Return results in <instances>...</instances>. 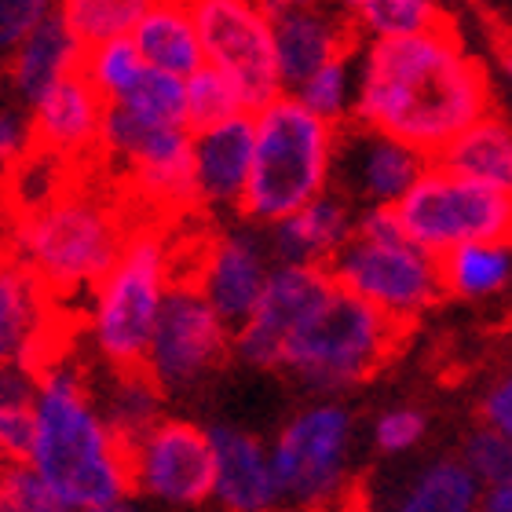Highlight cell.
<instances>
[{"instance_id": "d6986e66", "label": "cell", "mask_w": 512, "mask_h": 512, "mask_svg": "<svg viewBox=\"0 0 512 512\" xmlns=\"http://www.w3.org/2000/svg\"><path fill=\"white\" fill-rule=\"evenodd\" d=\"M26 114H30L33 143L41 150H52L70 165H92L96 161L107 99L88 85L81 70L55 81L48 92H41L26 107Z\"/></svg>"}, {"instance_id": "7dc6e473", "label": "cell", "mask_w": 512, "mask_h": 512, "mask_svg": "<svg viewBox=\"0 0 512 512\" xmlns=\"http://www.w3.org/2000/svg\"><path fill=\"white\" fill-rule=\"evenodd\" d=\"M4 216H8V209H4V194H0V224H4Z\"/></svg>"}, {"instance_id": "f6af8a7d", "label": "cell", "mask_w": 512, "mask_h": 512, "mask_svg": "<svg viewBox=\"0 0 512 512\" xmlns=\"http://www.w3.org/2000/svg\"><path fill=\"white\" fill-rule=\"evenodd\" d=\"M81 512H143V509L125 494V498H114V502H107V505H92V509H81Z\"/></svg>"}, {"instance_id": "7c38bea8", "label": "cell", "mask_w": 512, "mask_h": 512, "mask_svg": "<svg viewBox=\"0 0 512 512\" xmlns=\"http://www.w3.org/2000/svg\"><path fill=\"white\" fill-rule=\"evenodd\" d=\"M128 491L165 509H198L213 494V447L209 428L158 417L125 447Z\"/></svg>"}, {"instance_id": "603a6c76", "label": "cell", "mask_w": 512, "mask_h": 512, "mask_svg": "<svg viewBox=\"0 0 512 512\" xmlns=\"http://www.w3.org/2000/svg\"><path fill=\"white\" fill-rule=\"evenodd\" d=\"M81 52H85V44L66 30V22L59 15H48L44 22H37L4 59L15 99L22 107H30L33 99L48 92L55 81L77 74L81 70Z\"/></svg>"}, {"instance_id": "2e32d148", "label": "cell", "mask_w": 512, "mask_h": 512, "mask_svg": "<svg viewBox=\"0 0 512 512\" xmlns=\"http://www.w3.org/2000/svg\"><path fill=\"white\" fill-rule=\"evenodd\" d=\"M333 286V278L326 267H308V264H271L264 278V289L249 315L238 326H231V352L242 363L256 366V370H271L278 366L282 344L297 322L308 315V308Z\"/></svg>"}, {"instance_id": "5b68a950", "label": "cell", "mask_w": 512, "mask_h": 512, "mask_svg": "<svg viewBox=\"0 0 512 512\" xmlns=\"http://www.w3.org/2000/svg\"><path fill=\"white\" fill-rule=\"evenodd\" d=\"M399 337V322L333 282L286 337L278 366L315 395L333 399L370 381L388 363Z\"/></svg>"}, {"instance_id": "f546056e", "label": "cell", "mask_w": 512, "mask_h": 512, "mask_svg": "<svg viewBox=\"0 0 512 512\" xmlns=\"http://www.w3.org/2000/svg\"><path fill=\"white\" fill-rule=\"evenodd\" d=\"M289 96L297 99L304 110H311L315 118L330 121V125L352 121V114H355V52L315 66L311 74H304L297 85L289 88Z\"/></svg>"}, {"instance_id": "4fadbf2b", "label": "cell", "mask_w": 512, "mask_h": 512, "mask_svg": "<svg viewBox=\"0 0 512 512\" xmlns=\"http://www.w3.org/2000/svg\"><path fill=\"white\" fill-rule=\"evenodd\" d=\"M191 15L205 63L235 81L249 110L282 92L271 44V11L256 0H191Z\"/></svg>"}, {"instance_id": "4316f807", "label": "cell", "mask_w": 512, "mask_h": 512, "mask_svg": "<svg viewBox=\"0 0 512 512\" xmlns=\"http://www.w3.org/2000/svg\"><path fill=\"white\" fill-rule=\"evenodd\" d=\"M443 293L461 300H491L509 289L512 249L509 238H483V242H461L439 256Z\"/></svg>"}, {"instance_id": "30bf717a", "label": "cell", "mask_w": 512, "mask_h": 512, "mask_svg": "<svg viewBox=\"0 0 512 512\" xmlns=\"http://www.w3.org/2000/svg\"><path fill=\"white\" fill-rule=\"evenodd\" d=\"M392 209L399 216L403 235L432 256H443L461 242L509 238L512 227L509 191L465 180L436 161H428Z\"/></svg>"}, {"instance_id": "d6a6232c", "label": "cell", "mask_w": 512, "mask_h": 512, "mask_svg": "<svg viewBox=\"0 0 512 512\" xmlns=\"http://www.w3.org/2000/svg\"><path fill=\"white\" fill-rule=\"evenodd\" d=\"M447 15L439 11L436 0H359L352 11V26L363 41L381 37H406L432 26H443Z\"/></svg>"}, {"instance_id": "3957f363", "label": "cell", "mask_w": 512, "mask_h": 512, "mask_svg": "<svg viewBox=\"0 0 512 512\" xmlns=\"http://www.w3.org/2000/svg\"><path fill=\"white\" fill-rule=\"evenodd\" d=\"M81 172L55 198L26 213H8L0 224V253L33 271L59 304L88 297L132 231L128 205L85 183Z\"/></svg>"}, {"instance_id": "bcb514c9", "label": "cell", "mask_w": 512, "mask_h": 512, "mask_svg": "<svg viewBox=\"0 0 512 512\" xmlns=\"http://www.w3.org/2000/svg\"><path fill=\"white\" fill-rule=\"evenodd\" d=\"M330 4H333V8H341L344 15H352V11L359 8V0H330Z\"/></svg>"}, {"instance_id": "9a60e30c", "label": "cell", "mask_w": 512, "mask_h": 512, "mask_svg": "<svg viewBox=\"0 0 512 512\" xmlns=\"http://www.w3.org/2000/svg\"><path fill=\"white\" fill-rule=\"evenodd\" d=\"M271 264L275 260L267 249L264 227L246 220L235 227H220L205 238L191 260V275L183 278H191L220 319L238 326L260 297Z\"/></svg>"}, {"instance_id": "5bb4252c", "label": "cell", "mask_w": 512, "mask_h": 512, "mask_svg": "<svg viewBox=\"0 0 512 512\" xmlns=\"http://www.w3.org/2000/svg\"><path fill=\"white\" fill-rule=\"evenodd\" d=\"M428 161L414 143L352 118L337 125L330 187L352 205H395Z\"/></svg>"}, {"instance_id": "d590c367", "label": "cell", "mask_w": 512, "mask_h": 512, "mask_svg": "<svg viewBox=\"0 0 512 512\" xmlns=\"http://www.w3.org/2000/svg\"><path fill=\"white\" fill-rule=\"evenodd\" d=\"M183 96H187V125L191 128L216 125V121H227L249 110L235 81L209 63L183 77Z\"/></svg>"}, {"instance_id": "f35d334b", "label": "cell", "mask_w": 512, "mask_h": 512, "mask_svg": "<svg viewBox=\"0 0 512 512\" xmlns=\"http://www.w3.org/2000/svg\"><path fill=\"white\" fill-rule=\"evenodd\" d=\"M425 414L414 406H392L374 421V443L381 454H406L425 439Z\"/></svg>"}, {"instance_id": "74e56055", "label": "cell", "mask_w": 512, "mask_h": 512, "mask_svg": "<svg viewBox=\"0 0 512 512\" xmlns=\"http://www.w3.org/2000/svg\"><path fill=\"white\" fill-rule=\"evenodd\" d=\"M461 465L476 476L480 487L512 480V436H505V432H498V428L483 425L480 432H472V436L465 439Z\"/></svg>"}, {"instance_id": "44dd1931", "label": "cell", "mask_w": 512, "mask_h": 512, "mask_svg": "<svg viewBox=\"0 0 512 512\" xmlns=\"http://www.w3.org/2000/svg\"><path fill=\"white\" fill-rule=\"evenodd\" d=\"M209 447H213V494H209V502H216L224 512L282 509L264 439H256L246 428L213 425L209 428Z\"/></svg>"}, {"instance_id": "ab89813d", "label": "cell", "mask_w": 512, "mask_h": 512, "mask_svg": "<svg viewBox=\"0 0 512 512\" xmlns=\"http://www.w3.org/2000/svg\"><path fill=\"white\" fill-rule=\"evenodd\" d=\"M48 15H55V0H0V59Z\"/></svg>"}, {"instance_id": "b9f144b4", "label": "cell", "mask_w": 512, "mask_h": 512, "mask_svg": "<svg viewBox=\"0 0 512 512\" xmlns=\"http://www.w3.org/2000/svg\"><path fill=\"white\" fill-rule=\"evenodd\" d=\"M480 414H483V425L487 428H498V432L512 436V381L509 377L494 381L491 388L483 392Z\"/></svg>"}, {"instance_id": "ee69618b", "label": "cell", "mask_w": 512, "mask_h": 512, "mask_svg": "<svg viewBox=\"0 0 512 512\" xmlns=\"http://www.w3.org/2000/svg\"><path fill=\"white\" fill-rule=\"evenodd\" d=\"M256 4H260V8H264V11H271V15H275V11L308 8V4H322V0H256Z\"/></svg>"}, {"instance_id": "1f68e13d", "label": "cell", "mask_w": 512, "mask_h": 512, "mask_svg": "<svg viewBox=\"0 0 512 512\" xmlns=\"http://www.w3.org/2000/svg\"><path fill=\"white\" fill-rule=\"evenodd\" d=\"M37 370L22 363H0V458H22L30 447Z\"/></svg>"}, {"instance_id": "83f0119b", "label": "cell", "mask_w": 512, "mask_h": 512, "mask_svg": "<svg viewBox=\"0 0 512 512\" xmlns=\"http://www.w3.org/2000/svg\"><path fill=\"white\" fill-rule=\"evenodd\" d=\"M480 505V483L472 476L461 458L432 461L410 480L395 512H476Z\"/></svg>"}, {"instance_id": "9c48e42d", "label": "cell", "mask_w": 512, "mask_h": 512, "mask_svg": "<svg viewBox=\"0 0 512 512\" xmlns=\"http://www.w3.org/2000/svg\"><path fill=\"white\" fill-rule=\"evenodd\" d=\"M96 158L118 165L125 198L150 216H180L198 209L187 125H143L118 103H107Z\"/></svg>"}, {"instance_id": "8d00e7d4", "label": "cell", "mask_w": 512, "mask_h": 512, "mask_svg": "<svg viewBox=\"0 0 512 512\" xmlns=\"http://www.w3.org/2000/svg\"><path fill=\"white\" fill-rule=\"evenodd\" d=\"M0 512H70L26 458L0 461Z\"/></svg>"}, {"instance_id": "681fc988", "label": "cell", "mask_w": 512, "mask_h": 512, "mask_svg": "<svg viewBox=\"0 0 512 512\" xmlns=\"http://www.w3.org/2000/svg\"><path fill=\"white\" fill-rule=\"evenodd\" d=\"M0 461H4V458H0Z\"/></svg>"}, {"instance_id": "52a82bcc", "label": "cell", "mask_w": 512, "mask_h": 512, "mask_svg": "<svg viewBox=\"0 0 512 512\" xmlns=\"http://www.w3.org/2000/svg\"><path fill=\"white\" fill-rule=\"evenodd\" d=\"M326 271L337 286L399 326H410L443 300L439 256L403 235L392 205H359L352 238Z\"/></svg>"}, {"instance_id": "484cf974", "label": "cell", "mask_w": 512, "mask_h": 512, "mask_svg": "<svg viewBox=\"0 0 512 512\" xmlns=\"http://www.w3.org/2000/svg\"><path fill=\"white\" fill-rule=\"evenodd\" d=\"M99 414L118 432L121 443H132L139 432H147L158 417H165V392L143 366H110V381L103 388L92 384Z\"/></svg>"}, {"instance_id": "8992f818", "label": "cell", "mask_w": 512, "mask_h": 512, "mask_svg": "<svg viewBox=\"0 0 512 512\" xmlns=\"http://www.w3.org/2000/svg\"><path fill=\"white\" fill-rule=\"evenodd\" d=\"M180 256L169 231L139 220L128 231L114 264L88 289V341L107 366H139L161 300L176 282Z\"/></svg>"}, {"instance_id": "836d02e7", "label": "cell", "mask_w": 512, "mask_h": 512, "mask_svg": "<svg viewBox=\"0 0 512 512\" xmlns=\"http://www.w3.org/2000/svg\"><path fill=\"white\" fill-rule=\"evenodd\" d=\"M147 0H55V15L81 44L128 37Z\"/></svg>"}, {"instance_id": "7a4b0ae2", "label": "cell", "mask_w": 512, "mask_h": 512, "mask_svg": "<svg viewBox=\"0 0 512 512\" xmlns=\"http://www.w3.org/2000/svg\"><path fill=\"white\" fill-rule=\"evenodd\" d=\"M22 458L41 472L70 512L132 494L125 443L99 414L85 370L63 352L37 370L30 447Z\"/></svg>"}, {"instance_id": "277c9868", "label": "cell", "mask_w": 512, "mask_h": 512, "mask_svg": "<svg viewBox=\"0 0 512 512\" xmlns=\"http://www.w3.org/2000/svg\"><path fill=\"white\" fill-rule=\"evenodd\" d=\"M337 125L315 118L289 92L253 110V165L238 213L267 227L330 191Z\"/></svg>"}, {"instance_id": "e575fe53", "label": "cell", "mask_w": 512, "mask_h": 512, "mask_svg": "<svg viewBox=\"0 0 512 512\" xmlns=\"http://www.w3.org/2000/svg\"><path fill=\"white\" fill-rule=\"evenodd\" d=\"M139 74H143V59H139L132 37H107V41L85 44V52H81V77L107 103L118 99Z\"/></svg>"}, {"instance_id": "ffe728a7", "label": "cell", "mask_w": 512, "mask_h": 512, "mask_svg": "<svg viewBox=\"0 0 512 512\" xmlns=\"http://www.w3.org/2000/svg\"><path fill=\"white\" fill-rule=\"evenodd\" d=\"M271 44H275L282 92H289L315 66L352 55L359 33L352 26V15L333 8L330 0H322V4H308V8L275 11L271 15Z\"/></svg>"}, {"instance_id": "4dcf8cb0", "label": "cell", "mask_w": 512, "mask_h": 512, "mask_svg": "<svg viewBox=\"0 0 512 512\" xmlns=\"http://www.w3.org/2000/svg\"><path fill=\"white\" fill-rule=\"evenodd\" d=\"M118 103L125 114H132L143 125H187V96H183V77L143 66V74L121 92ZM191 128V125H187Z\"/></svg>"}, {"instance_id": "8fae6325", "label": "cell", "mask_w": 512, "mask_h": 512, "mask_svg": "<svg viewBox=\"0 0 512 512\" xmlns=\"http://www.w3.org/2000/svg\"><path fill=\"white\" fill-rule=\"evenodd\" d=\"M231 352V322L198 293L191 278H176L161 300L150 330L143 370L161 384V392H187L202 384Z\"/></svg>"}, {"instance_id": "cb8c5ba5", "label": "cell", "mask_w": 512, "mask_h": 512, "mask_svg": "<svg viewBox=\"0 0 512 512\" xmlns=\"http://www.w3.org/2000/svg\"><path fill=\"white\" fill-rule=\"evenodd\" d=\"M128 37L136 44L143 66H154V70L176 77H187L198 66H205L191 0H147V8Z\"/></svg>"}, {"instance_id": "f1b7e54d", "label": "cell", "mask_w": 512, "mask_h": 512, "mask_svg": "<svg viewBox=\"0 0 512 512\" xmlns=\"http://www.w3.org/2000/svg\"><path fill=\"white\" fill-rule=\"evenodd\" d=\"M81 169H85V165H70V161H63L59 154H52V150L33 147L30 154L0 180L4 209H8V213L37 209V205H44L48 198H55V194L63 191Z\"/></svg>"}, {"instance_id": "6da1fadb", "label": "cell", "mask_w": 512, "mask_h": 512, "mask_svg": "<svg viewBox=\"0 0 512 512\" xmlns=\"http://www.w3.org/2000/svg\"><path fill=\"white\" fill-rule=\"evenodd\" d=\"M491 110V74L447 22L355 44L352 118L414 143L428 158Z\"/></svg>"}, {"instance_id": "c3c4849f", "label": "cell", "mask_w": 512, "mask_h": 512, "mask_svg": "<svg viewBox=\"0 0 512 512\" xmlns=\"http://www.w3.org/2000/svg\"><path fill=\"white\" fill-rule=\"evenodd\" d=\"M267 512H293V509H267Z\"/></svg>"}, {"instance_id": "60d3db41", "label": "cell", "mask_w": 512, "mask_h": 512, "mask_svg": "<svg viewBox=\"0 0 512 512\" xmlns=\"http://www.w3.org/2000/svg\"><path fill=\"white\" fill-rule=\"evenodd\" d=\"M33 147H37V143H33V128H30L26 107H0V180H4Z\"/></svg>"}, {"instance_id": "ac0fdd59", "label": "cell", "mask_w": 512, "mask_h": 512, "mask_svg": "<svg viewBox=\"0 0 512 512\" xmlns=\"http://www.w3.org/2000/svg\"><path fill=\"white\" fill-rule=\"evenodd\" d=\"M253 165V110L216 125L191 128L194 205L209 213H238Z\"/></svg>"}, {"instance_id": "d4e9b609", "label": "cell", "mask_w": 512, "mask_h": 512, "mask_svg": "<svg viewBox=\"0 0 512 512\" xmlns=\"http://www.w3.org/2000/svg\"><path fill=\"white\" fill-rule=\"evenodd\" d=\"M436 165L447 172H458L465 180L487 183L498 191H512V132L502 114H483L469 128H461L458 136L447 139L432 154Z\"/></svg>"}, {"instance_id": "7402d4cb", "label": "cell", "mask_w": 512, "mask_h": 512, "mask_svg": "<svg viewBox=\"0 0 512 512\" xmlns=\"http://www.w3.org/2000/svg\"><path fill=\"white\" fill-rule=\"evenodd\" d=\"M355 231V205L330 191H322L319 198L304 202L293 213L278 216L275 224L264 227L267 249L275 264H308V267H326L333 256L341 253V246Z\"/></svg>"}, {"instance_id": "7bdbcfd3", "label": "cell", "mask_w": 512, "mask_h": 512, "mask_svg": "<svg viewBox=\"0 0 512 512\" xmlns=\"http://www.w3.org/2000/svg\"><path fill=\"white\" fill-rule=\"evenodd\" d=\"M476 512H512V480L480 487V505H476Z\"/></svg>"}, {"instance_id": "e0dca14e", "label": "cell", "mask_w": 512, "mask_h": 512, "mask_svg": "<svg viewBox=\"0 0 512 512\" xmlns=\"http://www.w3.org/2000/svg\"><path fill=\"white\" fill-rule=\"evenodd\" d=\"M63 352L59 300L37 282L33 271L0 253V363L41 370Z\"/></svg>"}, {"instance_id": "ba28073f", "label": "cell", "mask_w": 512, "mask_h": 512, "mask_svg": "<svg viewBox=\"0 0 512 512\" xmlns=\"http://www.w3.org/2000/svg\"><path fill=\"white\" fill-rule=\"evenodd\" d=\"M355 421L348 406L322 395L278 428L267 447L278 483V502L293 512H333L352 483Z\"/></svg>"}]
</instances>
